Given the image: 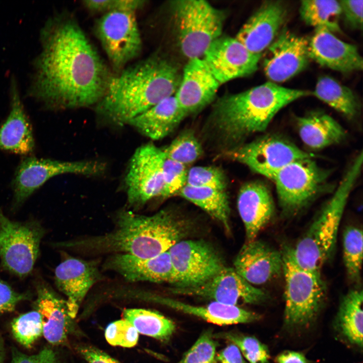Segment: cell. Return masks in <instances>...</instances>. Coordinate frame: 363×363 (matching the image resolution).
<instances>
[{
  "mask_svg": "<svg viewBox=\"0 0 363 363\" xmlns=\"http://www.w3.org/2000/svg\"><path fill=\"white\" fill-rule=\"evenodd\" d=\"M32 92L46 106L74 109L96 105L112 76L77 21L60 15L41 33Z\"/></svg>",
  "mask_w": 363,
  "mask_h": 363,
  "instance_id": "obj_1",
  "label": "cell"
},
{
  "mask_svg": "<svg viewBox=\"0 0 363 363\" xmlns=\"http://www.w3.org/2000/svg\"><path fill=\"white\" fill-rule=\"evenodd\" d=\"M180 78L176 67L154 55L112 75L96 105L97 113L117 125L128 124L164 99L174 95Z\"/></svg>",
  "mask_w": 363,
  "mask_h": 363,
  "instance_id": "obj_2",
  "label": "cell"
},
{
  "mask_svg": "<svg viewBox=\"0 0 363 363\" xmlns=\"http://www.w3.org/2000/svg\"><path fill=\"white\" fill-rule=\"evenodd\" d=\"M312 91L269 81L240 93L227 94L214 104L210 125L220 141L231 149L254 133L265 131L282 108Z\"/></svg>",
  "mask_w": 363,
  "mask_h": 363,
  "instance_id": "obj_3",
  "label": "cell"
},
{
  "mask_svg": "<svg viewBox=\"0 0 363 363\" xmlns=\"http://www.w3.org/2000/svg\"><path fill=\"white\" fill-rule=\"evenodd\" d=\"M116 222V228L109 233L69 243L67 246L150 258L168 251L190 230L188 223L169 210H161L150 216L123 211Z\"/></svg>",
  "mask_w": 363,
  "mask_h": 363,
  "instance_id": "obj_4",
  "label": "cell"
},
{
  "mask_svg": "<svg viewBox=\"0 0 363 363\" xmlns=\"http://www.w3.org/2000/svg\"><path fill=\"white\" fill-rule=\"evenodd\" d=\"M362 153L348 168L334 194L294 247L293 257L302 268L320 272L333 252L342 217L350 193L360 173Z\"/></svg>",
  "mask_w": 363,
  "mask_h": 363,
  "instance_id": "obj_5",
  "label": "cell"
},
{
  "mask_svg": "<svg viewBox=\"0 0 363 363\" xmlns=\"http://www.w3.org/2000/svg\"><path fill=\"white\" fill-rule=\"evenodd\" d=\"M284 275L286 324L290 327H306L318 315L324 301L326 287L320 272L306 270L296 262L292 247L281 251Z\"/></svg>",
  "mask_w": 363,
  "mask_h": 363,
  "instance_id": "obj_6",
  "label": "cell"
},
{
  "mask_svg": "<svg viewBox=\"0 0 363 363\" xmlns=\"http://www.w3.org/2000/svg\"><path fill=\"white\" fill-rule=\"evenodd\" d=\"M171 6L182 53L188 59L202 58L221 36L224 15L203 0H177Z\"/></svg>",
  "mask_w": 363,
  "mask_h": 363,
  "instance_id": "obj_7",
  "label": "cell"
},
{
  "mask_svg": "<svg viewBox=\"0 0 363 363\" xmlns=\"http://www.w3.org/2000/svg\"><path fill=\"white\" fill-rule=\"evenodd\" d=\"M328 175L312 158L295 161L280 169L272 180L282 212L292 215L306 207L321 192Z\"/></svg>",
  "mask_w": 363,
  "mask_h": 363,
  "instance_id": "obj_8",
  "label": "cell"
},
{
  "mask_svg": "<svg viewBox=\"0 0 363 363\" xmlns=\"http://www.w3.org/2000/svg\"><path fill=\"white\" fill-rule=\"evenodd\" d=\"M95 31L116 71H122L141 52V36L134 12L104 13L97 21Z\"/></svg>",
  "mask_w": 363,
  "mask_h": 363,
  "instance_id": "obj_9",
  "label": "cell"
},
{
  "mask_svg": "<svg viewBox=\"0 0 363 363\" xmlns=\"http://www.w3.org/2000/svg\"><path fill=\"white\" fill-rule=\"evenodd\" d=\"M228 157L271 179L282 168L295 161L312 155L292 143L273 135L265 136L228 149Z\"/></svg>",
  "mask_w": 363,
  "mask_h": 363,
  "instance_id": "obj_10",
  "label": "cell"
},
{
  "mask_svg": "<svg viewBox=\"0 0 363 363\" xmlns=\"http://www.w3.org/2000/svg\"><path fill=\"white\" fill-rule=\"evenodd\" d=\"M162 149L149 143L133 154L125 177L128 202L139 207L157 197H162L164 183Z\"/></svg>",
  "mask_w": 363,
  "mask_h": 363,
  "instance_id": "obj_11",
  "label": "cell"
},
{
  "mask_svg": "<svg viewBox=\"0 0 363 363\" xmlns=\"http://www.w3.org/2000/svg\"><path fill=\"white\" fill-rule=\"evenodd\" d=\"M105 165L97 161H62L33 157L24 158L18 166L13 183L14 199L20 204L50 178L63 174L87 176L100 174Z\"/></svg>",
  "mask_w": 363,
  "mask_h": 363,
  "instance_id": "obj_12",
  "label": "cell"
},
{
  "mask_svg": "<svg viewBox=\"0 0 363 363\" xmlns=\"http://www.w3.org/2000/svg\"><path fill=\"white\" fill-rule=\"evenodd\" d=\"M43 231L39 226L11 221L0 210V258L9 271L21 277L32 270Z\"/></svg>",
  "mask_w": 363,
  "mask_h": 363,
  "instance_id": "obj_13",
  "label": "cell"
},
{
  "mask_svg": "<svg viewBox=\"0 0 363 363\" xmlns=\"http://www.w3.org/2000/svg\"><path fill=\"white\" fill-rule=\"evenodd\" d=\"M168 251L175 275L174 286L199 284L225 267L218 252L202 239L181 240Z\"/></svg>",
  "mask_w": 363,
  "mask_h": 363,
  "instance_id": "obj_14",
  "label": "cell"
},
{
  "mask_svg": "<svg viewBox=\"0 0 363 363\" xmlns=\"http://www.w3.org/2000/svg\"><path fill=\"white\" fill-rule=\"evenodd\" d=\"M174 294L196 296L225 305L258 304L267 298L262 289L250 284L233 268L224 267L212 277L199 284L173 286Z\"/></svg>",
  "mask_w": 363,
  "mask_h": 363,
  "instance_id": "obj_15",
  "label": "cell"
},
{
  "mask_svg": "<svg viewBox=\"0 0 363 363\" xmlns=\"http://www.w3.org/2000/svg\"><path fill=\"white\" fill-rule=\"evenodd\" d=\"M308 40L283 28L266 50L264 73L270 82H285L308 66Z\"/></svg>",
  "mask_w": 363,
  "mask_h": 363,
  "instance_id": "obj_16",
  "label": "cell"
},
{
  "mask_svg": "<svg viewBox=\"0 0 363 363\" xmlns=\"http://www.w3.org/2000/svg\"><path fill=\"white\" fill-rule=\"evenodd\" d=\"M262 56L250 51L235 37L221 36L202 58L221 85L254 73Z\"/></svg>",
  "mask_w": 363,
  "mask_h": 363,
  "instance_id": "obj_17",
  "label": "cell"
},
{
  "mask_svg": "<svg viewBox=\"0 0 363 363\" xmlns=\"http://www.w3.org/2000/svg\"><path fill=\"white\" fill-rule=\"evenodd\" d=\"M287 14L282 1H265L242 26L235 38L253 53L262 55L282 29Z\"/></svg>",
  "mask_w": 363,
  "mask_h": 363,
  "instance_id": "obj_18",
  "label": "cell"
},
{
  "mask_svg": "<svg viewBox=\"0 0 363 363\" xmlns=\"http://www.w3.org/2000/svg\"><path fill=\"white\" fill-rule=\"evenodd\" d=\"M233 269L242 278L253 285L263 284L282 272L281 251L266 243L255 239L246 241L233 262Z\"/></svg>",
  "mask_w": 363,
  "mask_h": 363,
  "instance_id": "obj_19",
  "label": "cell"
},
{
  "mask_svg": "<svg viewBox=\"0 0 363 363\" xmlns=\"http://www.w3.org/2000/svg\"><path fill=\"white\" fill-rule=\"evenodd\" d=\"M220 84L202 58L189 59L174 94L186 116L214 100Z\"/></svg>",
  "mask_w": 363,
  "mask_h": 363,
  "instance_id": "obj_20",
  "label": "cell"
},
{
  "mask_svg": "<svg viewBox=\"0 0 363 363\" xmlns=\"http://www.w3.org/2000/svg\"><path fill=\"white\" fill-rule=\"evenodd\" d=\"M308 50L311 60L322 67L341 73L362 69V58L356 46L342 41L326 29H315L308 40Z\"/></svg>",
  "mask_w": 363,
  "mask_h": 363,
  "instance_id": "obj_21",
  "label": "cell"
},
{
  "mask_svg": "<svg viewBox=\"0 0 363 363\" xmlns=\"http://www.w3.org/2000/svg\"><path fill=\"white\" fill-rule=\"evenodd\" d=\"M104 269L114 271L130 281L176 282L174 270L168 251L150 258L117 254L108 258Z\"/></svg>",
  "mask_w": 363,
  "mask_h": 363,
  "instance_id": "obj_22",
  "label": "cell"
},
{
  "mask_svg": "<svg viewBox=\"0 0 363 363\" xmlns=\"http://www.w3.org/2000/svg\"><path fill=\"white\" fill-rule=\"evenodd\" d=\"M100 278L97 263L76 258H69L55 270L57 287L67 297L70 316L74 319L87 293Z\"/></svg>",
  "mask_w": 363,
  "mask_h": 363,
  "instance_id": "obj_23",
  "label": "cell"
},
{
  "mask_svg": "<svg viewBox=\"0 0 363 363\" xmlns=\"http://www.w3.org/2000/svg\"><path fill=\"white\" fill-rule=\"evenodd\" d=\"M244 225L246 241L256 239L274 216L275 206L270 192L262 182H250L239 189L237 200Z\"/></svg>",
  "mask_w": 363,
  "mask_h": 363,
  "instance_id": "obj_24",
  "label": "cell"
},
{
  "mask_svg": "<svg viewBox=\"0 0 363 363\" xmlns=\"http://www.w3.org/2000/svg\"><path fill=\"white\" fill-rule=\"evenodd\" d=\"M148 298L153 302L218 325L248 323L259 319L258 314L238 306L215 301L205 306H195L156 294H150Z\"/></svg>",
  "mask_w": 363,
  "mask_h": 363,
  "instance_id": "obj_25",
  "label": "cell"
},
{
  "mask_svg": "<svg viewBox=\"0 0 363 363\" xmlns=\"http://www.w3.org/2000/svg\"><path fill=\"white\" fill-rule=\"evenodd\" d=\"M34 147L32 126L14 82L11 88V111L0 126V149L27 155L33 151Z\"/></svg>",
  "mask_w": 363,
  "mask_h": 363,
  "instance_id": "obj_26",
  "label": "cell"
},
{
  "mask_svg": "<svg viewBox=\"0 0 363 363\" xmlns=\"http://www.w3.org/2000/svg\"><path fill=\"white\" fill-rule=\"evenodd\" d=\"M186 116L174 95L135 117L128 125L145 136L158 140L172 132Z\"/></svg>",
  "mask_w": 363,
  "mask_h": 363,
  "instance_id": "obj_27",
  "label": "cell"
},
{
  "mask_svg": "<svg viewBox=\"0 0 363 363\" xmlns=\"http://www.w3.org/2000/svg\"><path fill=\"white\" fill-rule=\"evenodd\" d=\"M36 310L41 316L43 334L50 344H64L68 338L71 320L67 300L45 287L38 290Z\"/></svg>",
  "mask_w": 363,
  "mask_h": 363,
  "instance_id": "obj_28",
  "label": "cell"
},
{
  "mask_svg": "<svg viewBox=\"0 0 363 363\" xmlns=\"http://www.w3.org/2000/svg\"><path fill=\"white\" fill-rule=\"evenodd\" d=\"M298 134L309 148L319 150L337 144L346 137L343 128L332 117L314 111L296 119Z\"/></svg>",
  "mask_w": 363,
  "mask_h": 363,
  "instance_id": "obj_29",
  "label": "cell"
},
{
  "mask_svg": "<svg viewBox=\"0 0 363 363\" xmlns=\"http://www.w3.org/2000/svg\"><path fill=\"white\" fill-rule=\"evenodd\" d=\"M178 195L201 208L230 231V207L225 191L186 185Z\"/></svg>",
  "mask_w": 363,
  "mask_h": 363,
  "instance_id": "obj_30",
  "label": "cell"
},
{
  "mask_svg": "<svg viewBox=\"0 0 363 363\" xmlns=\"http://www.w3.org/2000/svg\"><path fill=\"white\" fill-rule=\"evenodd\" d=\"M312 95L348 118L358 113V102L352 90L330 77L319 78Z\"/></svg>",
  "mask_w": 363,
  "mask_h": 363,
  "instance_id": "obj_31",
  "label": "cell"
},
{
  "mask_svg": "<svg viewBox=\"0 0 363 363\" xmlns=\"http://www.w3.org/2000/svg\"><path fill=\"white\" fill-rule=\"evenodd\" d=\"M362 300L361 289H352L343 297L338 314L342 334L351 343L362 346Z\"/></svg>",
  "mask_w": 363,
  "mask_h": 363,
  "instance_id": "obj_32",
  "label": "cell"
},
{
  "mask_svg": "<svg viewBox=\"0 0 363 363\" xmlns=\"http://www.w3.org/2000/svg\"><path fill=\"white\" fill-rule=\"evenodd\" d=\"M123 318L138 332L162 342L168 341L176 330L175 323L160 313L144 309L124 310Z\"/></svg>",
  "mask_w": 363,
  "mask_h": 363,
  "instance_id": "obj_33",
  "label": "cell"
},
{
  "mask_svg": "<svg viewBox=\"0 0 363 363\" xmlns=\"http://www.w3.org/2000/svg\"><path fill=\"white\" fill-rule=\"evenodd\" d=\"M299 11L302 20L307 25L333 33L340 32L339 20L341 10L339 1H302Z\"/></svg>",
  "mask_w": 363,
  "mask_h": 363,
  "instance_id": "obj_34",
  "label": "cell"
},
{
  "mask_svg": "<svg viewBox=\"0 0 363 363\" xmlns=\"http://www.w3.org/2000/svg\"><path fill=\"white\" fill-rule=\"evenodd\" d=\"M363 237L362 229L349 226L343 234V258L347 276L353 283L360 281L362 263Z\"/></svg>",
  "mask_w": 363,
  "mask_h": 363,
  "instance_id": "obj_35",
  "label": "cell"
},
{
  "mask_svg": "<svg viewBox=\"0 0 363 363\" xmlns=\"http://www.w3.org/2000/svg\"><path fill=\"white\" fill-rule=\"evenodd\" d=\"M162 151L166 158L186 166L196 161L203 153L201 144L190 130L181 133Z\"/></svg>",
  "mask_w": 363,
  "mask_h": 363,
  "instance_id": "obj_36",
  "label": "cell"
},
{
  "mask_svg": "<svg viewBox=\"0 0 363 363\" xmlns=\"http://www.w3.org/2000/svg\"><path fill=\"white\" fill-rule=\"evenodd\" d=\"M11 330L18 343L26 348L31 347L43 334L41 315L35 310L19 315L12 321Z\"/></svg>",
  "mask_w": 363,
  "mask_h": 363,
  "instance_id": "obj_37",
  "label": "cell"
},
{
  "mask_svg": "<svg viewBox=\"0 0 363 363\" xmlns=\"http://www.w3.org/2000/svg\"><path fill=\"white\" fill-rule=\"evenodd\" d=\"M213 336L215 339H224L236 345L250 363H267L269 358L267 346L255 337L232 331L213 334Z\"/></svg>",
  "mask_w": 363,
  "mask_h": 363,
  "instance_id": "obj_38",
  "label": "cell"
},
{
  "mask_svg": "<svg viewBox=\"0 0 363 363\" xmlns=\"http://www.w3.org/2000/svg\"><path fill=\"white\" fill-rule=\"evenodd\" d=\"M213 334L210 329L203 331L176 363H213L217 346Z\"/></svg>",
  "mask_w": 363,
  "mask_h": 363,
  "instance_id": "obj_39",
  "label": "cell"
},
{
  "mask_svg": "<svg viewBox=\"0 0 363 363\" xmlns=\"http://www.w3.org/2000/svg\"><path fill=\"white\" fill-rule=\"evenodd\" d=\"M186 185L225 191L227 182L224 173L219 168L198 166L188 170Z\"/></svg>",
  "mask_w": 363,
  "mask_h": 363,
  "instance_id": "obj_40",
  "label": "cell"
},
{
  "mask_svg": "<svg viewBox=\"0 0 363 363\" xmlns=\"http://www.w3.org/2000/svg\"><path fill=\"white\" fill-rule=\"evenodd\" d=\"M188 170L185 165L165 157L163 171L164 187L162 198L178 195L186 185Z\"/></svg>",
  "mask_w": 363,
  "mask_h": 363,
  "instance_id": "obj_41",
  "label": "cell"
},
{
  "mask_svg": "<svg viewBox=\"0 0 363 363\" xmlns=\"http://www.w3.org/2000/svg\"><path fill=\"white\" fill-rule=\"evenodd\" d=\"M105 337L112 346L130 348L137 344L139 333L131 323L123 319L110 323L105 330Z\"/></svg>",
  "mask_w": 363,
  "mask_h": 363,
  "instance_id": "obj_42",
  "label": "cell"
},
{
  "mask_svg": "<svg viewBox=\"0 0 363 363\" xmlns=\"http://www.w3.org/2000/svg\"><path fill=\"white\" fill-rule=\"evenodd\" d=\"M145 2L142 0H85L83 4L90 11L105 13L114 11L136 12L144 6Z\"/></svg>",
  "mask_w": 363,
  "mask_h": 363,
  "instance_id": "obj_43",
  "label": "cell"
},
{
  "mask_svg": "<svg viewBox=\"0 0 363 363\" xmlns=\"http://www.w3.org/2000/svg\"><path fill=\"white\" fill-rule=\"evenodd\" d=\"M345 24L354 30L362 28V0L339 1Z\"/></svg>",
  "mask_w": 363,
  "mask_h": 363,
  "instance_id": "obj_44",
  "label": "cell"
},
{
  "mask_svg": "<svg viewBox=\"0 0 363 363\" xmlns=\"http://www.w3.org/2000/svg\"><path fill=\"white\" fill-rule=\"evenodd\" d=\"M12 362L13 363H59L55 352L51 348L45 347L38 353L32 355L23 353L17 349L12 352Z\"/></svg>",
  "mask_w": 363,
  "mask_h": 363,
  "instance_id": "obj_45",
  "label": "cell"
},
{
  "mask_svg": "<svg viewBox=\"0 0 363 363\" xmlns=\"http://www.w3.org/2000/svg\"><path fill=\"white\" fill-rule=\"evenodd\" d=\"M27 298L25 294L16 292L0 280V314L14 311L20 301Z\"/></svg>",
  "mask_w": 363,
  "mask_h": 363,
  "instance_id": "obj_46",
  "label": "cell"
},
{
  "mask_svg": "<svg viewBox=\"0 0 363 363\" xmlns=\"http://www.w3.org/2000/svg\"><path fill=\"white\" fill-rule=\"evenodd\" d=\"M77 350L88 363H120L100 349L90 345H81Z\"/></svg>",
  "mask_w": 363,
  "mask_h": 363,
  "instance_id": "obj_47",
  "label": "cell"
},
{
  "mask_svg": "<svg viewBox=\"0 0 363 363\" xmlns=\"http://www.w3.org/2000/svg\"><path fill=\"white\" fill-rule=\"evenodd\" d=\"M213 363H247L238 347L230 343L218 353Z\"/></svg>",
  "mask_w": 363,
  "mask_h": 363,
  "instance_id": "obj_48",
  "label": "cell"
},
{
  "mask_svg": "<svg viewBox=\"0 0 363 363\" xmlns=\"http://www.w3.org/2000/svg\"><path fill=\"white\" fill-rule=\"evenodd\" d=\"M276 360L278 363H307L305 356L301 353L293 351H285L279 354Z\"/></svg>",
  "mask_w": 363,
  "mask_h": 363,
  "instance_id": "obj_49",
  "label": "cell"
},
{
  "mask_svg": "<svg viewBox=\"0 0 363 363\" xmlns=\"http://www.w3.org/2000/svg\"><path fill=\"white\" fill-rule=\"evenodd\" d=\"M4 357V346L2 338L0 336V363H3Z\"/></svg>",
  "mask_w": 363,
  "mask_h": 363,
  "instance_id": "obj_50",
  "label": "cell"
},
{
  "mask_svg": "<svg viewBox=\"0 0 363 363\" xmlns=\"http://www.w3.org/2000/svg\"><path fill=\"white\" fill-rule=\"evenodd\" d=\"M11 363H13V362H12Z\"/></svg>",
  "mask_w": 363,
  "mask_h": 363,
  "instance_id": "obj_51",
  "label": "cell"
}]
</instances>
